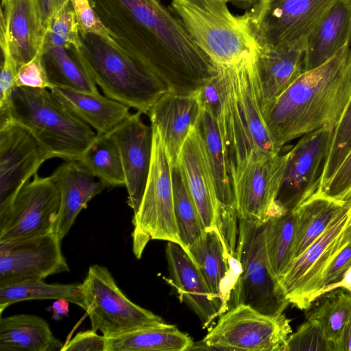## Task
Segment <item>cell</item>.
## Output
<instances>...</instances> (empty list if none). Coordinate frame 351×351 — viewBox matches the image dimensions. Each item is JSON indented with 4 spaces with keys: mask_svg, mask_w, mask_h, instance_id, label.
Instances as JSON below:
<instances>
[{
    "mask_svg": "<svg viewBox=\"0 0 351 351\" xmlns=\"http://www.w3.org/2000/svg\"><path fill=\"white\" fill-rule=\"evenodd\" d=\"M114 45L170 91L195 93L218 73L181 21L160 0H89Z\"/></svg>",
    "mask_w": 351,
    "mask_h": 351,
    "instance_id": "1",
    "label": "cell"
},
{
    "mask_svg": "<svg viewBox=\"0 0 351 351\" xmlns=\"http://www.w3.org/2000/svg\"><path fill=\"white\" fill-rule=\"evenodd\" d=\"M351 99V45L301 75L263 110L276 147L323 129L336 128Z\"/></svg>",
    "mask_w": 351,
    "mask_h": 351,
    "instance_id": "2",
    "label": "cell"
},
{
    "mask_svg": "<svg viewBox=\"0 0 351 351\" xmlns=\"http://www.w3.org/2000/svg\"><path fill=\"white\" fill-rule=\"evenodd\" d=\"M256 61L218 67L225 75L226 97L217 122L232 174L246 162L278 154L263 116Z\"/></svg>",
    "mask_w": 351,
    "mask_h": 351,
    "instance_id": "3",
    "label": "cell"
},
{
    "mask_svg": "<svg viewBox=\"0 0 351 351\" xmlns=\"http://www.w3.org/2000/svg\"><path fill=\"white\" fill-rule=\"evenodd\" d=\"M228 0H172L171 11L217 67L256 60L262 47L244 13L235 16Z\"/></svg>",
    "mask_w": 351,
    "mask_h": 351,
    "instance_id": "4",
    "label": "cell"
},
{
    "mask_svg": "<svg viewBox=\"0 0 351 351\" xmlns=\"http://www.w3.org/2000/svg\"><path fill=\"white\" fill-rule=\"evenodd\" d=\"M75 53L105 95L147 115L168 87L148 69L119 49L112 40L80 35Z\"/></svg>",
    "mask_w": 351,
    "mask_h": 351,
    "instance_id": "5",
    "label": "cell"
},
{
    "mask_svg": "<svg viewBox=\"0 0 351 351\" xmlns=\"http://www.w3.org/2000/svg\"><path fill=\"white\" fill-rule=\"evenodd\" d=\"M11 118L26 128L53 158L77 160L97 136L46 88L16 86Z\"/></svg>",
    "mask_w": 351,
    "mask_h": 351,
    "instance_id": "6",
    "label": "cell"
},
{
    "mask_svg": "<svg viewBox=\"0 0 351 351\" xmlns=\"http://www.w3.org/2000/svg\"><path fill=\"white\" fill-rule=\"evenodd\" d=\"M152 126L153 145L149 173L132 219L133 252L137 258L141 257L150 240L173 242L184 249L174 212L173 165L158 129Z\"/></svg>",
    "mask_w": 351,
    "mask_h": 351,
    "instance_id": "7",
    "label": "cell"
},
{
    "mask_svg": "<svg viewBox=\"0 0 351 351\" xmlns=\"http://www.w3.org/2000/svg\"><path fill=\"white\" fill-rule=\"evenodd\" d=\"M236 257L241 271L232 291L228 309L243 304L266 315L283 313L289 302L269 265L264 242V223L239 221Z\"/></svg>",
    "mask_w": 351,
    "mask_h": 351,
    "instance_id": "8",
    "label": "cell"
},
{
    "mask_svg": "<svg viewBox=\"0 0 351 351\" xmlns=\"http://www.w3.org/2000/svg\"><path fill=\"white\" fill-rule=\"evenodd\" d=\"M283 313L270 315L240 304L220 315L217 324L190 350L286 351L292 333Z\"/></svg>",
    "mask_w": 351,
    "mask_h": 351,
    "instance_id": "9",
    "label": "cell"
},
{
    "mask_svg": "<svg viewBox=\"0 0 351 351\" xmlns=\"http://www.w3.org/2000/svg\"><path fill=\"white\" fill-rule=\"evenodd\" d=\"M335 0H261L245 14L259 45L267 50L305 47Z\"/></svg>",
    "mask_w": 351,
    "mask_h": 351,
    "instance_id": "10",
    "label": "cell"
},
{
    "mask_svg": "<svg viewBox=\"0 0 351 351\" xmlns=\"http://www.w3.org/2000/svg\"><path fill=\"white\" fill-rule=\"evenodd\" d=\"M81 285L92 329L106 338L166 324L161 317L131 301L104 266L91 265Z\"/></svg>",
    "mask_w": 351,
    "mask_h": 351,
    "instance_id": "11",
    "label": "cell"
},
{
    "mask_svg": "<svg viewBox=\"0 0 351 351\" xmlns=\"http://www.w3.org/2000/svg\"><path fill=\"white\" fill-rule=\"evenodd\" d=\"M350 241L351 202L324 232L293 261L279 280L289 304L300 310H308L311 306L326 269Z\"/></svg>",
    "mask_w": 351,
    "mask_h": 351,
    "instance_id": "12",
    "label": "cell"
},
{
    "mask_svg": "<svg viewBox=\"0 0 351 351\" xmlns=\"http://www.w3.org/2000/svg\"><path fill=\"white\" fill-rule=\"evenodd\" d=\"M335 128L302 136L288 152L277 204L282 212L293 210L318 190Z\"/></svg>",
    "mask_w": 351,
    "mask_h": 351,
    "instance_id": "13",
    "label": "cell"
},
{
    "mask_svg": "<svg viewBox=\"0 0 351 351\" xmlns=\"http://www.w3.org/2000/svg\"><path fill=\"white\" fill-rule=\"evenodd\" d=\"M60 197L51 178L34 176L12 204L0 212V242L25 239L53 231Z\"/></svg>",
    "mask_w": 351,
    "mask_h": 351,
    "instance_id": "14",
    "label": "cell"
},
{
    "mask_svg": "<svg viewBox=\"0 0 351 351\" xmlns=\"http://www.w3.org/2000/svg\"><path fill=\"white\" fill-rule=\"evenodd\" d=\"M288 152L249 161L232 174L239 220L264 223L285 213L277 197Z\"/></svg>",
    "mask_w": 351,
    "mask_h": 351,
    "instance_id": "15",
    "label": "cell"
},
{
    "mask_svg": "<svg viewBox=\"0 0 351 351\" xmlns=\"http://www.w3.org/2000/svg\"><path fill=\"white\" fill-rule=\"evenodd\" d=\"M69 271L61 240L53 231L32 238L0 242V287Z\"/></svg>",
    "mask_w": 351,
    "mask_h": 351,
    "instance_id": "16",
    "label": "cell"
},
{
    "mask_svg": "<svg viewBox=\"0 0 351 351\" xmlns=\"http://www.w3.org/2000/svg\"><path fill=\"white\" fill-rule=\"evenodd\" d=\"M51 158L23 125L14 121L0 125V212L12 204L41 165Z\"/></svg>",
    "mask_w": 351,
    "mask_h": 351,
    "instance_id": "17",
    "label": "cell"
},
{
    "mask_svg": "<svg viewBox=\"0 0 351 351\" xmlns=\"http://www.w3.org/2000/svg\"><path fill=\"white\" fill-rule=\"evenodd\" d=\"M142 113L131 114L107 134L115 142L122 161L128 204L135 213L140 205L148 178L152 154L153 128L141 119Z\"/></svg>",
    "mask_w": 351,
    "mask_h": 351,
    "instance_id": "18",
    "label": "cell"
},
{
    "mask_svg": "<svg viewBox=\"0 0 351 351\" xmlns=\"http://www.w3.org/2000/svg\"><path fill=\"white\" fill-rule=\"evenodd\" d=\"M166 257L171 285L184 302L199 318L204 328L208 327L223 314L221 304L211 292L200 270L186 251L178 243L169 241Z\"/></svg>",
    "mask_w": 351,
    "mask_h": 351,
    "instance_id": "19",
    "label": "cell"
},
{
    "mask_svg": "<svg viewBox=\"0 0 351 351\" xmlns=\"http://www.w3.org/2000/svg\"><path fill=\"white\" fill-rule=\"evenodd\" d=\"M188 254L206 280L211 292L228 310L232 291L241 271L236 257L231 256L217 229L205 230L188 250Z\"/></svg>",
    "mask_w": 351,
    "mask_h": 351,
    "instance_id": "20",
    "label": "cell"
},
{
    "mask_svg": "<svg viewBox=\"0 0 351 351\" xmlns=\"http://www.w3.org/2000/svg\"><path fill=\"white\" fill-rule=\"evenodd\" d=\"M177 163L182 171L204 229L218 230L219 203L215 182L202 139L195 125L183 144Z\"/></svg>",
    "mask_w": 351,
    "mask_h": 351,
    "instance_id": "21",
    "label": "cell"
},
{
    "mask_svg": "<svg viewBox=\"0 0 351 351\" xmlns=\"http://www.w3.org/2000/svg\"><path fill=\"white\" fill-rule=\"evenodd\" d=\"M202 107L197 93L180 94L168 91L161 96L147 115L160 134L173 166L189 132L195 127Z\"/></svg>",
    "mask_w": 351,
    "mask_h": 351,
    "instance_id": "22",
    "label": "cell"
},
{
    "mask_svg": "<svg viewBox=\"0 0 351 351\" xmlns=\"http://www.w3.org/2000/svg\"><path fill=\"white\" fill-rule=\"evenodd\" d=\"M60 197L53 232L62 241L73 226L80 212L88 202L108 187L95 177L78 161H65L50 176Z\"/></svg>",
    "mask_w": 351,
    "mask_h": 351,
    "instance_id": "23",
    "label": "cell"
},
{
    "mask_svg": "<svg viewBox=\"0 0 351 351\" xmlns=\"http://www.w3.org/2000/svg\"><path fill=\"white\" fill-rule=\"evenodd\" d=\"M10 51L18 69L43 49L46 28L36 0H9L1 5Z\"/></svg>",
    "mask_w": 351,
    "mask_h": 351,
    "instance_id": "24",
    "label": "cell"
},
{
    "mask_svg": "<svg viewBox=\"0 0 351 351\" xmlns=\"http://www.w3.org/2000/svg\"><path fill=\"white\" fill-rule=\"evenodd\" d=\"M351 43V0H335L308 36L306 71L333 58Z\"/></svg>",
    "mask_w": 351,
    "mask_h": 351,
    "instance_id": "25",
    "label": "cell"
},
{
    "mask_svg": "<svg viewBox=\"0 0 351 351\" xmlns=\"http://www.w3.org/2000/svg\"><path fill=\"white\" fill-rule=\"evenodd\" d=\"M262 111L306 72L305 47L262 48L256 61Z\"/></svg>",
    "mask_w": 351,
    "mask_h": 351,
    "instance_id": "26",
    "label": "cell"
},
{
    "mask_svg": "<svg viewBox=\"0 0 351 351\" xmlns=\"http://www.w3.org/2000/svg\"><path fill=\"white\" fill-rule=\"evenodd\" d=\"M51 93L97 134H107L131 114L129 107L98 93L53 86Z\"/></svg>",
    "mask_w": 351,
    "mask_h": 351,
    "instance_id": "27",
    "label": "cell"
},
{
    "mask_svg": "<svg viewBox=\"0 0 351 351\" xmlns=\"http://www.w3.org/2000/svg\"><path fill=\"white\" fill-rule=\"evenodd\" d=\"M64 344L40 317L17 314L0 318V351H55Z\"/></svg>",
    "mask_w": 351,
    "mask_h": 351,
    "instance_id": "28",
    "label": "cell"
},
{
    "mask_svg": "<svg viewBox=\"0 0 351 351\" xmlns=\"http://www.w3.org/2000/svg\"><path fill=\"white\" fill-rule=\"evenodd\" d=\"M350 202L335 200L316 192L293 210L295 229L292 262L324 232Z\"/></svg>",
    "mask_w": 351,
    "mask_h": 351,
    "instance_id": "29",
    "label": "cell"
},
{
    "mask_svg": "<svg viewBox=\"0 0 351 351\" xmlns=\"http://www.w3.org/2000/svg\"><path fill=\"white\" fill-rule=\"evenodd\" d=\"M193 344L187 334L166 323L106 338V351H184Z\"/></svg>",
    "mask_w": 351,
    "mask_h": 351,
    "instance_id": "30",
    "label": "cell"
},
{
    "mask_svg": "<svg viewBox=\"0 0 351 351\" xmlns=\"http://www.w3.org/2000/svg\"><path fill=\"white\" fill-rule=\"evenodd\" d=\"M43 59L51 88L99 93L97 84L78 58L75 47L68 49L62 47L46 49L43 50Z\"/></svg>",
    "mask_w": 351,
    "mask_h": 351,
    "instance_id": "31",
    "label": "cell"
},
{
    "mask_svg": "<svg viewBox=\"0 0 351 351\" xmlns=\"http://www.w3.org/2000/svg\"><path fill=\"white\" fill-rule=\"evenodd\" d=\"M295 229V214L293 210L271 217L264 223V242L267 260L273 274L278 281L292 262Z\"/></svg>",
    "mask_w": 351,
    "mask_h": 351,
    "instance_id": "32",
    "label": "cell"
},
{
    "mask_svg": "<svg viewBox=\"0 0 351 351\" xmlns=\"http://www.w3.org/2000/svg\"><path fill=\"white\" fill-rule=\"evenodd\" d=\"M317 300L308 309L306 318L317 320L334 350L341 351L343 331L351 311V293L338 288Z\"/></svg>",
    "mask_w": 351,
    "mask_h": 351,
    "instance_id": "33",
    "label": "cell"
},
{
    "mask_svg": "<svg viewBox=\"0 0 351 351\" xmlns=\"http://www.w3.org/2000/svg\"><path fill=\"white\" fill-rule=\"evenodd\" d=\"M45 299H64L85 308L80 283L48 284L34 280L0 287V313L16 302Z\"/></svg>",
    "mask_w": 351,
    "mask_h": 351,
    "instance_id": "34",
    "label": "cell"
},
{
    "mask_svg": "<svg viewBox=\"0 0 351 351\" xmlns=\"http://www.w3.org/2000/svg\"><path fill=\"white\" fill-rule=\"evenodd\" d=\"M77 160L108 186L125 185L121 156L115 142L109 135L97 134Z\"/></svg>",
    "mask_w": 351,
    "mask_h": 351,
    "instance_id": "35",
    "label": "cell"
},
{
    "mask_svg": "<svg viewBox=\"0 0 351 351\" xmlns=\"http://www.w3.org/2000/svg\"><path fill=\"white\" fill-rule=\"evenodd\" d=\"M172 180L176 219L184 250L188 254L189 247L202 235L205 229L178 163L173 166Z\"/></svg>",
    "mask_w": 351,
    "mask_h": 351,
    "instance_id": "36",
    "label": "cell"
},
{
    "mask_svg": "<svg viewBox=\"0 0 351 351\" xmlns=\"http://www.w3.org/2000/svg\"><path fill=\"white\" fill-rule=\"evenodd\" d=\"M53 47L66 49L82 47L77 22L70 0L53 15L46 29L43 50Z\"/></svg>",
    "mask_w": 351,
    "mask_h": 351,
    "instance_id": "37",
    "label": "cell"
},
{
    "mask_svg": "<svg viewBox=\"0 0 351 351\" xmlns=\"http://www.w3.org/2000/svg\"><path fill=\"white\" fill-rule=\"evenodd\" d=\"M350 150L351 99L341 121L335 129L319 189L328 183Z\"/></svg>",
    "mask_w": 351,
    "mask_h": 351,
    "instance_id": "38",
    "label": "cell"
},
{
    "mask_svg": "<svg viewBox=\"0 0 351 351\" xmlns=\"http://www.w3.org/2000/svg\"><path fill=\"white\" fill-rule=\"evenodd\" d=\"M0 46L2 62L0 73V125L12 121L11 118L12 95L15 85L18 67L12 58L7 39L5 29L0 23Z\"/></svg>",
    "mask_w": 351,
    "mask_h": 351,
    "instance_id": "39",
    "label": "cell"
},
{
    "mask_svg": "<svg viewBox=\"0 0 351 351\" xmlns=\"http://www.w3.org/2000/svg\"><path fill=\"white\" fill-rule=\"evenodd\" d=\"M335 351L324 330L315 319L307 318L287 341L286 351Z\"/></svg>",
    "mask_w": 351,
    "mask_h": 351,
    "instance_id": "40",
    "label": "cell"
},
{
    "mask_svg": "<svg viewBox=\"0 0 351 351\" xmlns=\"http://www.w3.org/2000/svg\"><path fill=\"white\" fill-rule=\"evenodd\" d=\"M317 192L337 201L351 200V150L328 183Z\"/></svg>",
    "mask_w": 351,
    "mask_h": 351,
    "instance_id": "41",
    "label": "cell"
},
{
    "mask_svg": "<svg viewBox=\"0 0 351 351\" xmlns=\"http://www.w3.org/2000/svg\"><path fill=\"white\" fill-rule=\"evenodd\" d=\"M16 86L51 88L43 59V49L29 62L18 69L15 77Z\"/></svg>",
    "mask_w": 351,
    "mask_h": 351,
    "instance_id": "42",
    "label": "cell"
},
{
    "mask_svg": "<svg viewBox=\"0 0 351 351\" xmlns=\"http://www.w3.org/2000/svg\"><path fill=\"white\" fill-rule=\"evenodd\" d=\"M73 5L80 35L92 34L108 40L110 34L94 10L89 0H70Z\"/></svg>",
    "mask_w": 351,
    "mask_h": 351,
    "instance_id": "43",
    "label": "cell"
},
{
    "mask_svg": "<svg viewBox=\"0 0 351 351\" xmlns=\"http://www.w3.org/2000/svg\"><path fill=\"white\" fill-rule=\"evenodd\" d=\"M106 337L94 330L77 332L60 351H106Z\"/></svg>",
    "mask_w": 351,
    "mask_h": 351,
    "instance_id": "44",
    "label": "cell"
},
{
    "mask_svg": "<svg viewBox=\"0 0 351 351\" xmlns=\"http://www.w3.org/2000/svg\"><path fill=\"white\" fill-rule=\"evenodd\" d=\"M351 266V241L333 259L326 269L321 282V288L317 293L325 287L340 281L346 271Z\"/></svg>",
    "mask_w": 351,
    "mask_h": 351,
    "instance_id": "45",
    "label": "cell"
},
{
    "mask_svg": "<svg viewBox=\"0 0 351 351\" xmlns=\"http://www.w3.org/2000/svg\"><path fill=\"white\" fill-rule=\"evenodd\" d=\"M69 0H36L41 19L47 29L53 15Z\"/></svg>",
    "mask_w": 351,
    "mask_h": 351,
    "instance_id": "46",
    "label": "cell"
},
{
    "mask_svg": "<svg viewBox=\"0 0 351 351\" xmlns=\"http://www.w3.org/2000/svg\"><path fill=\"white\" fill-rule=\"evenodd\" d=\"M338 288L344 289L351 293V266L346 271L340 281L322 289L317 295V298L321 295Z\"/></svg>",
    "mask_w": 351,
    "mask_h": 351,
    "instance_id": "47",
    "label": "cell"
},
{
    "mask_svg": "<svg viewBox=\"0 0 351 351\" xmlns=\"http://www.w3.org/2000/svg\"><path fill=\"white\" fill-rule=\"evenodd\" d=\"M69 302L64 299L56 300L51 306L53 319L58 320L68 314Z\"/></svg>",
    "mask_w": 351,
    "mask_h": 351,
    "instance_id": "48",
    "label": "cell"
},
{
    "mask_svg": "<svg viewBox=\"0 0 351 351\" xmlns=\"http://www.w3.org/2000/svg\"><path fill=\"white\" fill-rule=\"evenodd\" d=\"M341 351H351V311L343 331Z\"/></svg>",
    "mask_w": 351,
    "mask_h": 351,
    "instance_id": "49",
    "label": "cell"
},
{
    "mask_svg": "<svg viewBox=\"0 0 351 351\" xmlns=\"http://www.w3.org/2000/svg\"><path fill=\"white\" fill-rule=\"evenodd\" d=\"M261 0H228V3L237 8L249 10L256 5Z\"/></svg>",
    "mask_w": 351,
    "mask_h": 351,
    "instance_id": "50",
    "label": "cell"
},
{
    "mask_svg": "<svg viewBox=\"0 0 351 351\" xmlns=\"http://www.w3.org/2000/svg\"><path fill=\"white\" fill-rule=\"evenodd\" d=\"M9 0H1V5H3L5 3H6Z\"/></svg>",
    "mask_w": 351,
    "mask_h": 351,
    "instance_id": "51",
    "label": "cell"
}]
</instances>
